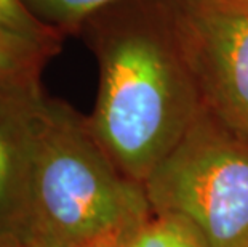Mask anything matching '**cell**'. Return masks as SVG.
Listing matches in <instances>:
<instances>
[{
	"label": "cell",
	"instance_id": "obj_1",
	"mask_svg": "<svg viewBox=\"0 0 248 247\" xmlns=\"http://www.w3.org/2000/svg\"><path fill=\"white\" fill-rule=\"evenodd\" d=\"M77 34L99 65L93 132L115 165L142 185L207 109L173 0H119Z\"/></svg>",
	"mask_w": 248,
	"mask_h": 247
},
{
	"label": "cell",
	"instance_id": "obj_2",
	"mask_svg": "<svg viewBox=\"0 0 248 247\" xmlns=\"http://www.w3.org/2000/svg\"><path fill=\"white\" fill-rule=\"evenodd\" d=\"M154 217L90 119L46 97L21 247H120Z\"/></svg>",
	"mask_w": 248,
	"mask_h": 247
},
{
	"label": "cell",
	"instance_id": "obj_3",
	"mask_svg": "<svg viewBox=\"0 0 248 247\" xmlns=\"http://www.w3.org/2000/svg\"><path fill=\"white\" fill-rule=\"evenodd\" d=\"M142 186L154 215L187 225L202 247H248V140L208 109Z\"/></svg>",
	"mask_w": 248,
	"mask_h": 247
},
{
	"label": "cell",
	"instance_id": "obj_4",
	"mask_svg": "<svg viewBox=\"0 0 248 247\" xmlns=\"http://www.w3.org/2000/svg\"><path fill=\"white\" fill-rule=\"evenodd\" d=\"M205 108L248 140V0H173Z\"/></svg>",
	"mask_w": 248,
	"mask_h": 247
},
{
	"label": "cell",
	"instance_id": "obj_5",
	"mask_svg": "<svg viewBox=\"0 0 248 247\" xmlns=\"http://www.w3.org/2000/svg\"><path fill=\"white\" fill-rule=\"evenodd\" d=\"M45 103L40 77H0V239L19 246Z\"/></svg>",
	"mask_w": 248,
	"mask_h": 247
},
{
	"label": "cell",
	"instance_id": "obj_6",
	"mask_svg": "<svg viewBox=\"0 0 248 247\" xmlns=\"http://www.w3.org/2000/svg\"><path fill=\"white\" fill-rule=\"evenodd\" d=\"M61 44H44L0 31V77H40Z\"/></svg>",
	"mask_w": 248,
	"mask_h": 247
},
{
	"label": "cell",
	"instance_id": "obj_7",
	"mask_svg": "<svg viewBox=\"0 0 248 247\" xmlns=\"http://www.w3.org/2000/svg\"><path fill=\"white\" fill-rule=\"evenodd\" d=\"M44 24L64 35L77 34L94 12L119 0H21Z\"/></svg>",
	"mask_w": 248,
	"mask_h": 247
},
{
	"label": "cell",
	"instance_id": "obj_8",
	"mask_svg": "<svg viewBox=\"0 0 248 247\" xmlns=\"http://www.w3.org/2000/svg\"><path fill=\"white\" fill-rule=\"evenodd\" d=\"M120 247H202L192 230L176 218L154 215Z\"/></svg>",
	"mask_w": 248,
	"mask_h": 247
},
{
	"label": "cell",
	"instance_id": "obj_9",
	"mask_svg": "<svg viewBox=\"0 0 248 247\" xmlns=\"http://www.w3.org/2000/svg\"><path fill=\"white\" fill-rule=\"evenodd\" d=\"M0 31L44 44H61L64 39L60 31L37 19L21 0H0Z\"/></svg>",
	"mask_w": 248,
	"mask_h": 247
},
{
	"label": "cell",
	"instance_id": "obj_10",
	"mask_svg": "<svg viewBox=\"0 0 248 247\" xmlns=\"http://www.w3.org/2000/svg\"><path fill=\"white\" fill-rule=\"evenodd\" d=\"M0 247H21V246L13 239H0Z\"/></svg>",
	"mask_w": 248,
	"mask_h": 247
}]
</instances>
